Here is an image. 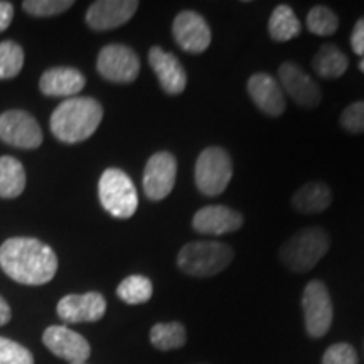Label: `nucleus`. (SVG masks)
<instances>
[{"mask_svg":"<svg viewBox=\"0 0 364 364\" xmlns=\"http://www.w3.org/2000/svg\"><path fill=\"white\" fill-rule=\"evenodd\" d=\"M0 268L22 285H44L58 272L54 250L38 238H9L0 247Z\"/></svg>","mask_w":364,"mask_h":364,"instance_id":"1","label":"nucleus"},{"mask_svg":"<svg viewBox=\"0 0 364 364\" xmlns=\"http://www.w3.org/2000/svg\"><path fill=\"white\" fill-rule=\"evenodd\" d=\"M102 118L103 107L97 100L73 97L58 105L49 120V127L59 142L80 144L97 132Z\"/></svg>","mask_w":364,"mask_h":364,"instance_id":"2","label":"nucleus"},{"mask_svg":"<svg viewBox=\"0 0 364 364\" xmlns=\"http://www.w3.org/2000/svg\"><path fill=\"white\" fill-rule=\"evenodd\" d=\"M235 253L230 245L221 241H193L177 255V267L186 275L208 279L225 270L233 260Z\"/></svg>","mask_w":364,"mask_h":364,"instance_id":"3","label":"nucleus"},{"mask_svg":"<svg viewBox=\"0 0 364 364\" xmlns=\"http://www.w3.org/2000/svg\"><path fill=\"white\" fill-rule=\"evenodd\" d=\"M329 247V235L322 228H306L285 241L280 248L282 263L292 272H309L326 257Z\"/></svg>","mask_w":364,"mask_h":364,"instance_id":"4","label":"nucleus"},{"mask_svg":"<svg viewBox=\"0 0 364 364\" xmlns=\"http://www.w3.org/2000/svg\"><path fill=\"white\" fill-rule=\"evenodd\" d=\"M98 196L103 209L117 220H129L139 208L134 182L122 169H107L100 177Z\"/></svg>","mask_w":364,"mask_h":364,"instance_id":"5","label":"nucleus"},{"mask_svg":"<svg viewBox=\"0 0 364 364\" xmlns=\"http://www.w3.org/2000/svg\"><path fill=\"white\" fill-rule=\"evenodd\" d=\"M233 177V162L230 154L221 147H208L196 161L194 179L199 193L215 198L225 193Z\"/></svg>","mask_w":364,"mask_h":364,"instance_id":"6","label":"nucleus"},{"mask_svg":"<svg viewBox=\"0 0 364 364\" xmlns=\"http://www.w3.org/2000/svg\"><path fill=\"white\" fill-rule=\"evenodd\" d=\"M97 70L112 83H132L140 73V59L129 46L108 44L98 54Z\"/></svg>","mask_w":364,"mask_h":364,"instance_id":"7","label":"nucleus"},{"mask_svg":"<svg viewBox=\"0 0 364 364\" xmlns=\"http://www.w3.org/2000/svg\"><path fill=\"white\" fill-rule=\"evenodd\" d=\"M306 327L311 338H322L332 324V302L327 287L321 280L309 282L302 295Z\"/></svg>","mask_w":364,"mask_h":364,"instance_id":"8","label":"nucleus"},{"mask_svg":"<svg viewBox=\"0 0 364 364\" xmlns=\"http://www.w3.org/2000/svg\"><path fill=\"white\" fill-rule=\"evenodd\" d=\"M0 140L17 149H38L43 144V130L31 113L9 110L0 115Z\"/></svg>","mask_w":364,"mask_h":364,"instance_id":"9","label":"nucleus"},{"mask_svg":"<svg viewBox=\"0 0 364 364\" xmlns=\"http://www.w3.org/2000/svg\"><path fill=\"white\" fill-rule=\"evenodd\" d=\"M177 176V162L171 152H157L147 161L144 171V193L150 201H162L172 193Z\"/></svg>","mask_w":364,"mask_h":364,"instance_id":"10","label":"nucleus"},{"mask_svg":"<svg viewBox=\"0 0 364 364\" xmlns=\"http://www.w3.org/2000/svg\"><path fill=\"white\" fill-rule=\"evenodd\" d=\"M174 41L186 53H204L211 44V29L203 16L194 11L177 14L172 24Z\"/></svg>","mask_w":364,"mask_h":364,"instance_id":"11","label":"nucleus"},{"mask_svg":"<svg viewBox=\"0 0 364 364\" xmlns=\"http://www.w3.org/2000/svg\"><path fill=\"white\" fill-rule=\"evenodd\" d=\"M43 343L54 356L65 359L70 364L86 363L91 348L83 336L66 326H51L44 331Z\"/></svg>","mask_w":364,"mask_h":364,"instance_id":"12","label":"nucleus"},{"mask_svg":"<svg viewBox=\"0 0 364 364\" xmlns=\"http://www.w3.org/2000/svg\"><path fill=\"white\" fill-rule=\"evenodd\" d=\"M56 312L68 324L97 322L107 312V300L102 294H70L58 302Z\"/></svg>","mask_w":364,"mask_h":364,"instance_id":"13","label":"nucleus"},{"mask_svg":"<svg viewBox=\"0 0 364 364\" xmlns=\"http://www.w3.org/2000/svg\"><path fill=\"white\" fill-rule=\"evenodd\" d=\"M279 80L282 90H285L300 107L316 108L321 103L322 93L318 85L294 63L287 61L279 68Z\"/></svg>","mask_w":364,"mask_h":364,"instance_id":"14","label":"nucleus"},{"mask_svg":"<svg viewBox=\"0 0 364 364\" xmlns=\"http://www.w3.org/2000/svg\"><path fill=\"white\" fill-rule=\"evenodd\" d=\"M139 2L135 0H98L88 7L86 24L93 31H110L124 26L135 16Z\"/></svg>","mask_w":364,"mask_h":364,"instance_id":"15","label":"nucleus"},{"mask_svg":"<svg viewBox=\"0 0 364 364\" xmlns=\"http://www.w3.org/2000/svg\"><path fill=\"white\" fill-rule=\"evenodd\" d=\"M149 65L157 75L159 83L167 95H181L188 85V75L172 53L154 46L149 51Z\"/></svg>","mask_w":364,"mask_h":364,"instance_id":"16","label":"nucleus"},{"mask_svg":"<svg viewBox=\"0 0 364 364\" xmlns=\"http://www.w3.org/2000/svg\"><path fill=\"white\" fill-rule=\"evenodd\" d=\"M248 95L268 117H280L285 112L284 90L279 81L267 73H255L248 80Z\"/></svg>","mask_w":364,"mask_h":364,"instance_id":"17","label":"nucleus"},{"mask_svg":"<svg viewBox=\"0 0 364 364\" xmlns=\"http://www.w3.org/2000/svg\"><path fill=\"white\" fill-rule=\"evenodd\" d=\"M243 226L241 213L228 206H204L193 218V228L201 235L220 236Z\"/></svg>","mask_w":364,"mask_h":364,"instance_id":"18","label":"nucleus"},{"mask_svg":"<svg viewBox=\"0 0 364 364\" xmlns=\"http://www.w3.org/2000/svg\"><path fill=\"white\" fill-rule=\"evenodd\" d=\"M85 75L76 68L56 66L44 71L39 80V90L46 97L73 98L85 88Z\"/></svg>","mask_w":364,"mask_h":364,"instance_id":"19","label":"nucleus"},{"mask_svg":"<svg viewBox=\"0 0 364 364\" xmlns=\"http://www.w3.org/2000/svg\"><path fill=\"white\" fill-rule=\"evenodd\" d=\"M332 193L324 182L312 181L302 186L292 198V206L304 215H317L331 206Z\"/></svg>","mask_w":364,"mask_h":364,"instance_id":"20","label":"nucleus"},{"mask_svg":"<svg viewBox=\"0 0 364 364\" xmlns=\"http://www.w3.org/2000/svg\"><path fill=\"white\" fill-rule=\"evenodd\" d=\"M349 66V59L338 46L324 44L314 56L312 68L321 78L336 80L344 75Z\"/></svg>","mask_w":364,"mask_h":364,"instance_id":"21","label":"nucleus"},{"mask_svg":"<svg viewBox=\"0 0 364 364\" xmlns=\"http://www.w3.org/2000/svg\"><path fill=\"white\" fill-rule=\"evenodd\" d=\"M26 189V171L16 157H0V198H19Z\"/></svg>","mask_w":364,"mask_h":364,"instance_id":"22","label":"nucleus"},{"mask_svg":"<svg viewBox=\"0 0 364 364\" xmlns=\"http://www.w3.org/2000/svg\"><path fill=\"white\" fill-rule=\"evenodd\" d=\"M268 33H270L272 39L279 41V43L297 38L300 34V21L295 16L292 7L279 6L272 12L270 21H268Z\"/></svg>","mask_w":364,"mask_h":364,"instance_id":"23","label":"nucleus"},{"mask_svg":"<svg viewBox=\"0 0 364 364\" xmlns=\"http://www.w3.org/2000/svg\"><path fill=\"white\" fill-rule=\"evenodd\" d=\"M186 341H188V334L181 322H159L150 329V343L159 351L181 349Z\"/></svg>","mask_w":364,"mask_h":364,"instance_id":"24","label":"nucleus"},{"mask_svg":"<svg viewBox=\"0 0 364 364\" xmlns=\"http://www.w3.org/2000/svg\"><path fill=\"white\" fill-rule=\"evenodd\" d=\"M154 285L147 277L144 275H130L122 284L118 285L117 295L118 299L124 300L129 306H139V304H145L152 299Z\"/></svg>","mask_w":364,"mask_h":364,"instance_id":"25","label":"nucleus"},{"mask_svg":"<svg viewBox=\"0 0 364 364\" xmlns=\"http://www.w3.org/2000/svg\"><path fill=\"white\" fill-rule=\"evenodd\" d=\"M24 66V49L14 41L0 43V80L16 78Z\"/></svg>","mask_w":364,"mask_h":364,"instance_id":"26","label":"nucleus"},{"mask_svg":"<svg viewBox=\"0 0 364 364\" xmlns=\"http://www.w3.org/2000/svg\"><path fill=\"white\" fill-rule=\"evenodd\" d=\"M307 27L312 34L331 36L338 31L339 19L329 7L316 6L307 16Z\"/></svg>","mask_w":364,"mask_h":364,"instance_id":"27","label":"nucleus"},{"mask_svg":"<svg viewBox=\"0 0 364 364\" xmlns=\"http://www.w3.org/2000/svg\"><path fill=\"white\" fill-rule=\"evenodd\" d=\"M73 6H75L73 0H26L22 2L24 12L33 17H53L66 12Z\"/></svg>","mask_w":364,"mask_h":364,"instance_id":"28","label":"nucleus"},{"mask_svg":"<svg viewBox=\"0 0 364 364\" xmlns=\"http://www.w3.org/2000/svg\"><path fill=\"white\" fill-rule=\"evenodd\" d=\"M0 364H34V356L16 341L0 338Z\"/></svg>","mask_w":364,"mask_h":364,"instance_id":"29","label":"nucleus"},{"mask_svg":"<svg viewBox=\"0 0 364 364\" xmlns=\"http://www.w3.org/2000/svg\"><path fill=\"white\" fill-rule=\"evenodd\" d=\"M341 125L349 134H363L364 132V102L349 105L341 115Z\"/></svg>","mask_w":364,"mask_h":364,"instance_id":"30","label":"nucleus"},{"mask_svg":"<svg viewBox=\"0 0 364 364\" xmlns=\"http://www.w3.org/2000/svg\"><path fill=\"white\" fill-rule=\"evenodd\" d=\"M322 364H358V354L348 343L332 344L324 353Z\"/></svg>","mask_w":364,"mask_h":364,"instance_id":"31","label":"nucleus"},{"mask_svg":"<svg viewBox=\"0 0 364 364\" xmlns=\"http://www.w3.org/2000/svg\"><path fill=\"white\" fill-rule=\"evenodd\" d=\"M351 46L353 51L359 54V56H364V17H361L354 26L353 34H351Z\"/></svg>","mask_w":364,"mask_h":364,"instance_id":"32","label":"nucleus"},{"mask_svg":"<svg viewBox=\"0 0 364 364\" xmlns=\"http://www.w3.org/2000/svg\"><path fill=\"white\" fill-rule=\"evenodd\" d=\"M14 19V6L7 0H0V33L7 29L11 26Z\"/></svg>","mask_w":364,"mask_h":364,"instance_id":"33","label":"nucleus"},{"mask_svg":"<svg viewBox=\"0 0 364 364\" xmlns=\"http://www.w3.org/2000/svg\"><path fill=\"white\" fill-rule=\"evenodd\" d=\"M12 318V311L11 306L7 304V300L4 297H0V327L6 326L9 321Z\"/></svg>","mask_w":364,"mask_h":364,"instance_id":"34","label":"nucleus"},{"mask_svg":"<svg viewBox=\"0 0 364 364\" xmlns=\"http://www.w3.org/2000/svg\"><path fill=\"white\" fill-rule=\"evenodd\" d=\"M359 70H361V71L364 73V56H363V59H361V63H359Z\"/></svg>","mask_w":364,"mask_h":364,"instance_id":"35","label":"nucleus"},{"mask_svg":"<svg viewBox=\"0 0 364 364\" xmlns=\"http://www.w3.org/2000/svg\"><path fill=\"white\" fill-rule=\"evenodd\" d=\"M75 364H86V363H75Z\"/></svg>","mask_w":364,"mask_h":364,"instance_id":"36","label":"nucleus"}]
</instances>
